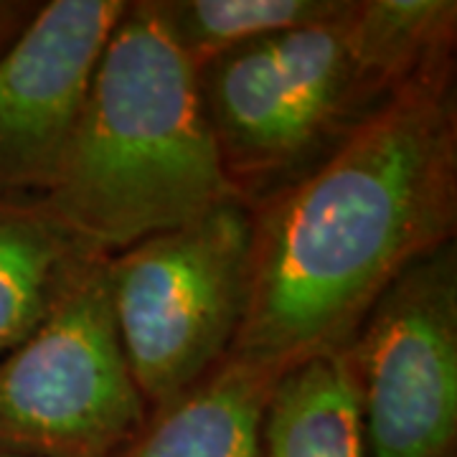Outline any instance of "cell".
Wrapping results in <instances>:
<instances>
[{"mask_svg": "<svg viewBox=\"0 0 457 457\" xmlns=\"http://www.w3.org/2000/svg\"><path fill=\"white\" fill-rule=\"evenodd\" d=\"M252 221L249 303L228 356L285 374L345 348L394 279L455 242L457 54L411 77Z\"/></svg>", "mask_w": 457, "mask_h": 457, "instance_id": "cell-1", "label": "cell"}, {"mask_svg": "<svg viewBox=\"0 0 457 457\" xmlns=\"http://www.w3.org/2000/svg\"><path fill=\"white\" fill-rule=\"evenodd\" d=\"M457 54L455 0H343L333 16L201 64L198 95L234 198L264 204Z\"/></svg>", "mask_w": 457, "mask_h": 457, "instance_id": "cell-2", "label": "cell"}, {"mask_svg": "<svg viewBox=\"0 0 457 457\" xmlns=\"http://www.w3.org/2000/svg\"><path fill=\"white\" fill-rule=\"evenodd\" d=\"M227 198L234 194L201 104L196 64L150 0H130L41 204L74 239L114 254Z\"/></svg>", "mask_w": 457, "mask_h": 457, "instance_id": "cell-3", "label": "cell"}, {"mask_svg": "<svg viewBox=\"0 0 457 457\" xmlns=\"http://www.w3.org/2000/svg\"><path fill=\"white\" fill-rule=\"evenodd\" d=\"M252 237V209L227 198L107 257L117 330L150 409L231 353L249 303Z\"/></svg>", "mask_w": 457, "mask_h": 457, "instance_id": "cell-4", "label": "cell"}, {"mask_svg": "<svg viewBox=\"0 0 457 457\" xmlns=\"http://www.w3.org/2000/svg\"><path fill=\"white\" fill-rule=\"evenodd\" d=\"M99 254L29 338L0 356V447L31 457H117L150 407L125 356Z\"/></svg>", "mask_w": 457, "mask_h": 457, "instance_id": "cell-5", "label": "cell"}, {"mask_svg": "<svg viewBox=\"0 0 457 457\" xmlns=\"http://www.w3.org/2000/svg\"><path fill=\"white\" fill-rule=\"evenodd\" d=\"M366 457H455L457 245L404 270L345 345Z\"/></svg>", "mask_w": 457, "mask_h": 457, "instance_id": "cell-6", "label": "cell"}, {"mask_svg": "<svg viewBox=\"0 0 457 457\" xmlns=\"http://www.w3.org/2000/svg\"><path fill=\"white\" fill-rule=\"evenodd\" d=\"M128 3H38L0 51V196L44 198L56 183L92 74Z\"/></svg>", "mask_w": 457, "mask_h": 457, "instance_id": "cell-7", "label": "cell"}, {"mask_svg": "<svg viewBox=\"0 0 457 457\" xmlns=\"http://www.w3.org/2000/svg\"><path fill=\"white\" fill-rule=\"evenodd\" d=\"M279 376L227 356L173 402L150 409L117 457H260L264 411Z\"/></svg>", "mask_w": 457, "mask_h": 457, "instance_id": "cell-8", "label": "cell"}, {"mask_svg": "<svg viewBox=\"0 0 457 457\" xmlns=\"http://www.w3.org/2000/svg\"><path fill=\"white\" fill-rule=\"evenodd\" d=\"M99 254L59 227L41 198L0 196V356L31 336Z\"/></svg>", "mask_w": 457, "mask_h": 457, "instance_id": "cell-9", "label": "cell"}, {"mask_svg": "<svg viewBox=\"0 0 457 457\" xmlns=\"http://www.w3.org/2000/svg\"><path fill=\"white\" fill-rule=\"evenodd\" d=\"M260 457H366L345 348L303 361L275 381Z\"/></svg>", "mask_w": 457, "mask_h": 457, "instance_id": "cell-10", "label": "cell"}, {"mask_svg": "<svg viewBox=\"0 0 457 457\" xmlns=\"http://www.w3.org/2000/svg\"><path fill=\"white\" fill-rule=\"evenodd\" d=\"M196 69L227 51L333 16L343 0H150Z\"/></svg>", "mask_w": 457, "mask_h": 457, "instance_id": "cell-11", "label": "cell"}, {"mask_svg": "<svg viewBox=\"0 0 457 457\" xmlns=\"http://www.w3.org/2000/svg\"><path fill=\"white\" fill-rule=\"evenodd\" d=\"M36 8H38V0H0V51L31 21Z\"/></svg>", "mask_w": 457, "mask_h": 457, "instance_id": "cell-12", "label": "cell"}, {"mask_svg": "<svg viewBox=\"0 0 457 457\" xmlns=\"http://www.w3.org/2000/svg\"><path fill=\"white\" fill-rule=\"evenodd\" d=\"M0 457H31V455H23V453H16V450H8V447H0Z\"/></svg>", "mask_w": 457, "mask_h": 457, "instance_id": "cell-13", "label": "cell"}]
</instances>
